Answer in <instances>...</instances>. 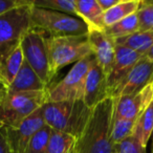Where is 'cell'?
I'll use <instances>...</instances> for the list:
<instances>
[{
    "mask_svg": "<svg viewBox=\"0 0 153 153\" xmlns=\"http://www.w3.org/2000/svg\"><path fill=\"white\" fill-rule=\"evenodd\" d=\"M7 91V88L5 87V86L3 85L1 82H0V102H1V100L3 99V97L5 96Z\"/></svg>",
    "mask_w": 153,
    "mask_h": 153,
    "instance_id": "31",
    "label": "cell"
},
{
    "mask_svg": "<svg viewBox=\"0 0 153 153\" xmlns=\"http://www.w3.org/2000/svg\"><path fill=\"white\" fill-rule=\"evenodd\" d=\"M88 40L97 64L102 68L106 76L110 74L115 59V41L104 32H89Z\"/></svg>",
    "mask_w": 153,
    "mask_h": 153,
    "instance_id": "14",
    "label": "cell"
},
{
    "mask_svg": "<svg viewBox=\"0 0 153 153\" xmlns=\"http://www.w3.org/2000/svg\"><path fill=\"white\" fill-rule=\"evenodd\" d=\"M150 84H153V61L143 57L113 90L110 98L136 94Z\"/></svg>",
    "mask_w": 153,
    "mask_h": 153,
    "instance_id": "10",
    "label": "cell"
},
{
    "mask_svg": "<svg viewBox=\"0 0 153 153\" xmlns=\"http://www.w3.org/2000/svg\"><path fill=\"white\" fill-rule=\"evenodd\" d=\"M0 153H13L7 143L4 128H0Z\"/></svg>",
    "mask_w": 153,
    "mask_h": 153,
    "instance_id": "29",
    "label": "cell"
},
{
    "mask_svg": "<svg viewBox=\"0 0 153 153\" xmlns=\"http://www.w3.org/2000/svg\"><path fill=\"white\" fill-rule=\"evenodd\" d=\"M152 136H153V133H152ZM151 153H153V140H152V146H151Z\"/></svg>",
    "mask_w": 153,
    "mask_h": 153,
    "instance_id": "33",
    "label": "cell"
},
{
    "mask_svg": "<svg viewBox=\"0 0 153 153\" xmlns=\"http://www.w3.org/2000/svg\"><path fill=\"white\" fill-rule=\"evenodd\" d=\"M113 99L108 98L92 109L81 135L76 138L74 153H112L110 142Z\"/></svg>",
    "mask_w": 153,
    "mask_h": 153,
    "instance_id": "1",
    "label": "cell"
},
{
    "mask_svg": "<svg viewBox=\"0 0 153 153\" xmlns=\"http://www.w3.org/2000/svg\"><path fill=\"white\" fill-rule=\"evenodd\" d=\"M153 133V103H151L144 110V112L136 119L134 124L132 136L142 145L147 148L149 140Z\"/></svg>",
    "mask_w": 153,
    "mask_h": 153,
    "instance_id": "18",
    "label": "cell"
},
{
    "mask_svg": "<svg viewBox=\"0 0 153 153\" xmlns=\"http://www.w3.org/2000/svg\"><path fill=\"white\" fill-rule=\"evenodd\" d=\"M152 98L153 84H150L136 94L113 99L112 121L121 119L136 121L145 109L152 103Z\"/></svg>",
    "mask_w": 153,
    "mask_h": 153,
    "instance_id": "9",
    "label": "cell"
},
{
    "mask_svg": "<svg viewBox=\"0 0 153 153\" xmlns=\"http://www.w3.org/2000/svg\"><path fill=\"white\" fill-rule=\"evenodd\" d=\"M45 125L51 130L64 132L78 138L83 132L92 109L83 101L45 102L41 107Z\"/></svg>",
    "mask_w": 153,
    "mask_h": 153,
    "instance_id": "2",
    "label": "cell"
},
{
    "mask_svg": "<svg viewBox=\"0 0 153 153\" xmlns=\"http://www.w3.org/2000/svg\"><path fill=\"white\" fill-rule=\"evenodd\" d=\"M30 4L14 9L0 16V46L11 42L20 41L32 28Z\"/></svg>",
    "mask_w": 153,
    "mask_h": 153,
    "instance_id": "8",
    "label": "cell"
},
{
    "mask_svg": "<svg viewBox=\"0 0 153 153\" xmlns=\"http://www.w3.org/2000/svg\"><path fill=\"white\" fill-rule=\"evenodd\" d=\"M138 30H140V24H138V18L136 13L105 28V33L114 40L133 35Z\"/></svg>",
    "mask_w": 153,
    "mask_h": 153,
    "instance_id": "22",
    "label": "cell"
},
{
    "mask_svg": "<svg viewBox=\"0 0 153 153\" xmlns=\"http://www.w3.org/2000/svg\"><path fill=\"white\" fill-rule=\"evenodd\" d=\"M136 15L138 18L140 30L153 32V0L140 1Z\"/></svg>",
    "mask_w": 153,
    "mask_h": 153,
    "instance_id": "26",
    "label": "cell"
},
{
    "mask_svg": "<svg viewBox=\"0 0 153 153\" xmlns=\"http://www.w3.org/2000/svg\"><path fill=\"white\" fill-rule=\"evenodd\" d=\"M135 121L131 120H115L111 123L110 142L113 146H117L123 140L132 135Z\"/></svg>",
    "mask_w": 153,
    "mask_h": 153,
    "instance_id": "24",
    "label": "cell"
},
{
    "mask_svg": "<svg viewBox=\"0 0 153 153\" xmlns=\"http://www.w3.org/2000/svg\"><path fill=\"white\" fill-rule=\"evenodd\" d=\"M143 57L146 58V59H148V60H150V61H153V45H152V47H151V48L149 49V51H147L144 56H143Z\"/></svg>",
    "mask_w": 153,
    "mask_h": 153,
    "instance_id": "32",
    "label": "cell"
},
{
    "mask_svg": "<svg viewBox=\"0 0 153 153\" xmlns=\"http://www.w3.org/2000/svg\"><path fill=\"white\" fill-rule=\"evenodd\" d=\"M112 153H117V151H113V152Z\"/></svg>",
    "mask_w": 153,
    "mask_h": 153,
    "instance_id": "34",
    "label": "cell"
},
{
    "mask_svg": "<svg viewBox=\"0 0 153 153\" xmlns=\"http://www.w3.org/2000/svg\"><path fill=\"white\" fill-rule=\"evenodd\" d=\"M51 132V129L46 125L38 130L30 140L26 153H46Z\"/></svg>",
    "mask_w": 153,
    "mask_h": 153,
    "instance_id": "25",
    "label": "cell"
},
{
    "mask_svg": "<svg viewBox=\"0 0 153 153\" xmlns=\"http://www.w3.org/2000/svg\"><path fill=\"white\" fill-rule=\"evenodd\" d=\"M96 62L94 56L91 55L74 64L63 79L47 88L46 102L83 101L86 78Z\"/></svg>",
    "mask_w": 153,
    "mask_h": 153,
    "instance_id": "6",
    "label": "cell"
},
{
    "mask_svg": "<svg viewBox=\"0 0 153 153\" xmlns=\"http://www.w3.org/2000/svg\"><path fill=\"white\" fill-rule=\"evenodd\" d=\"M45 35L34 28H30L20 40L23 58L33 70L38 74L42 82L49 87L53 76L49 67Z\"/></svg>",
    "mask_w": 153,
    "mask_h": 153,
    "instance_id": "7",
    "label": "cell"
},
{
    "mask_svg": "<svg viewBox=\"0 0 153 153\" xmlns=\"http://www.w3.org/2000/svg\"><path fill=\"white\" fill-rule=\"evenodd\" d=\"M114 151H117V153H146V148H144L137 140L131 135L115 146Z\"/></svg>",
    "mask_w": 153,
    "mask_h": 153,
    "instance_id": "27",
    "label": "cell"
},
{
    "mask_svg": "<svg viewBox=\"0 0 153 153\" xmlns=\"http://www.w3.org/2000/svg\"><path fill=\"white\" fill-rule=\"evenodd\" d=\"M46 89L47 86L24 60L16 78L7 88V92L15 94L25 91H43Z\"/></svg>",
    "mask_w": 153,
    "mask_h": 153,
    "instance_id": "17",
    "label": "cell"
},
{
    "mask_svg": "<svg viewBox=\"0 0 153 153\" xmlns=\"http://www.w3.org/2000/svg\"><path fill=\"white\" fill-rule=\"evenodd\" d=\"M115 44L128 47L144 56L153 45V32L138 30L135 34L124 38L115 39Z\"/></svg>",
    "mask_w": 153,
    "mask_h": 153,
    "instance_id": "20",
    "label": "cell"
},
{
    "mask_svg": "<svg viewBox=\"0 0 153 153\" xmlns=\"http://www.w3.org/2000/svg\"><path fill=\"white\" fill-rule=\"evenodd\" d=\"M140 0H120L119 3L104 13V24L106 27L133 15L140 7Z\"/></svg>",
    "mask_w": 153,
    "mask_h": 153,
    "instance_id": "19",
    "label": "cell"
},
{
    "mask_svg": "<svg viewBox=\"0 0 153 153\" xmlns=\"http://www.w3.org/2000/svg\"><path fill=\"white\" fill-rule=\"evenodd\" d=\"M76 16L83 20L89 32H104V12L100 7L98 0H76Z\"/></svg>",
    "mask_w": 153,
    "mask_h": 153,
    "instance_id": "16",
    "label": "cell"
},
{
    "mask_svg": "<svg viewBox=\"0 0 153 153\" xmlns=\"http://www.w3.org/2000/svg\"><path fill=\"white\" fill-rule=\"evenodd\" d=\"M30 26L48 37L82 36L88 34V27L83 20L76 16L67 15L51 10L30 9Z\"/></svg>",
    "mask_w": 153,
    "mask_h": 153,
    "instance_id": "5",
    "label": "cell"
},
{
    "mask_svg": "<svg viewBox=\"0 0 153 153\" xmlns=\"http://www.w3.org/2000/svg\"><path fill=\"white\" fill-rule=\"evenodd\" d=\"M30 3V0H0V16L14 9L24 7Z\"/></svg>",
    "mask_w": 153,
    "mask_h": 153,
    "instance_id": "28",
    "label": "cell"
},
{
    "mask_svg": "<svg viewBox=\"0 0 153 153\" xmlns=\"http://www.w3.org/2000/svg\"><path fill=\"white\" fill-rule=\"evenodd\" d=\"M47 90V89H46ZM46 90L9 94L0 102V128H15L46 102Z\"/></svg>",
    "mask_w": 153,
    "mask_h": 153,
    "instance_id": "4",
    "label": "cell"
},
{
    "mask_svg": "<svg viewBox=\"0 0 153 153\" xmlns=\"http://www.w3.org/2000/svg\"><path fill=\"white\" fill-rule=\"evenodd\" d=\"M152 103H153V98H152Z\"/></svg>",
    "mask_w": 153,
    "mask_h": 153,
    "instance_id": "35",
    "label": "cell"
},
{
    "mask_svg": "<svg viewBox=\"0 0 153 153\" xmlns=\"http://www.w3.org/2000/svg\"><path fill=\"white\" fill-rule=\"evenodd\" d=\"M45 42L53 79L61 68L69 64H76L94 55L88 34L82 36L46 37Z\"/></svg>",
    "mask_w": 153,
    "mask_h": 153,
    "instance_id": "3",
    "label": "cell"
},
{
    "mask_svg": "<svg viewBox=\"0 0 153 153\" xmlns=\"http://www.w3.org/2000/svg\"><path fill=\"white\" fill-rule=\"evenodd\" d=\"M76 138L64 132L51 130L46 153H74Z\"/></svg>",
    "mask_w": 153,
    "mask_h": 153,
    "instance_id": "21",
    "label": "cell"
},
{
    "mask_svg": "<svg viewBox=\"0 0 153 153\" xmlns=\"http://www.w3.org/2000/svg\"><path fill=\"white\" fill-rule=\"evenodd\" d=\"M119 1L120 0H98V3L101 9H102V11L105 13L108 10H110L111 7L117 5L119 3Z\"/></svg>",
    "mask_w": 153,
    "mask_h": 153,
    "instance_id": "30",
    "label": "cell"
},
{
    "mask_svg": "<svg viewBox=\"0 0 153 153\" xmlns=\"http://www.w3.org/2000/svg\"><path fill=\"white\" fill-rule=\"evenodd\" d=\"M109 98L107 76L97 62L90 68L87 74L84 89L83 102L90 109H94L100 103Z\"/></svg>",
    "mask_w": 153,
    "mask_h": 153,
    "instance_id": "15",
    "label": "cell"
},
{
    "mask_svg": "<svg viewBox=\"0 0 153 153\" xmlns=\"http://www.w3.org/2000/svg\"><path fill=\"white\" fill-rule=\"evenodd\" d=\"M33 7L76 16V0H30Z\"/></svg>",
    "mask_w": 153,
    "mask_h": 153,
    "instance_id": "23",
    "label": "cell"
},
{
    "mask_svg": "<svg viewBox=\"0 0 153 153\" xmlns=\"http://www.w3.org/2000/svg\"><path fill=\"white\" fill-rule=\"evenodd\" d=\"M143 58L140 53L128 48V47L117 45L115 46V59L110 74L107 76V86H108L109 98L113 90L125 79L133 66Z\"/></svg>",
    "mask_w": 153,
    "mask_h": 153,
    "instance_id": "12",
    "label": "cell"
},
{
    "mask_svg": "<svg viewBox=\"0 0 153 153\" xmlns=\"http://www.w3.org/2000/svg\"><path fill=\"white\" fill-rule=\"evenodd\" d=\"M45 126L42 110L38 109L15 128H7V140L13 153H26L28 144L38 130Z\"/></svg>",
    "mask_w": 153,
    "mask_h": 153,
    "instance_id": "11",
    "label": "cell"
},
{
    "mask_svg": "<svg viewBox=\"0 0 153 153\" xmlns=\"http://www.w3.org/2000/svg\"><path fill=\"white\" fill-rule=\"evenodd\" d=\"M24 61L20 41L0 46V82L7 88L17 76Z\"/></svg>",
    "mask_w": 153,
    "mask_h": 153,
    "instance_id": "13",
    "label": "cell"
}]
</instances>
